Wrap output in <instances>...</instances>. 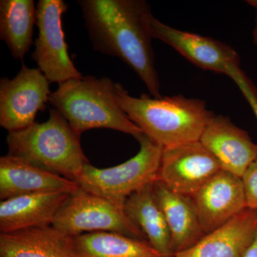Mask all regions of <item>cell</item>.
<instances>
[{
    "label": "cell",
    "mask_w": 257,
    "mask_h": 257,
    "mask_svg": "<svg viewBox=\"0 0 257 257\" xmlns=\"http://www.w3.org/2000/svg\"><path fill=\"white\" fill-rule=\"evenodd\" d=\"M7 144L8 155L75 183L89 163L81 146L80 136L54 108L45 122L8 133Z\"/></svg>",
    "instance_id": "obj_4"
},
{
    "label": "cell",
    "mask_w": 257,
    "mask_h": 257,
    "mask_svg": "<svg viewBox=\"0 0 257 257\" xmlns=\"http://www.w3.org/2000/svg\"><path fill=\"white\" fill-rule=\"evenodd\" d=\"M230 78L232 79L236 85L239 88L240 90L242 92L245 99L248 101L253 114L256 116L257 120V90L255 86L250 79L246 77L244 72L241 68L236 69L234 72L229 76Z\"/></svg>",
    "instance_id": "obj_21"
},
{
    "label": "cell",
    "mask_w": 257,
    "mask_h": 257,
    "mask_svg": "<svg viewBox=\"0 0 257 257\" xmlns=\"http://www.w3.org/2000/svg\"><path fill=\"white\" fill-rule=\"evenodd\" d=\"M199 141L219 162L222 170L241 178L257 160L256 144L227 116L214 115Z\"/></svg>",
    "instance_id": "obj_12"
},
{
    "label": "cell",
    "mask_w": 257,
    "mask_h": 257,
    "mask_svg": "<svg viewBox=\"0 0 257 257\" xmlns=\"http://www.w3.org/2000/svg\"><path fill=\"white\" fill-rule=\"evenodd\" d=\"M94 50L118 57L136 72L152 97L161 98L160 82L144 0H79Z\"/></svg>",
    "instance_id": "obj_1"
},
{
    "label": "cell",
    "mask_w": 257,
    "mask_h": 257,
    "mask_svg": "<svg viewBox=\"0 0 257 257\" xmlns=\"http://www.w3.org/2000/svg\"><path fill=\"white\" fill-rule=\"evenodd\" d=\"M247 4L250 6L252 7L253 9L256 11V17H255V25L253 28L252 35H253V42L254 45H257V0H248L246 1Z\"/></svg>",
    "instance_id": "obj_23"
},
{
    "label": "cell",
    "mask_w": 257,
    "mask_h": 257,
    "mask_svg": "<svg viewBox=\"0 0 257 257\" xmlns=\"http://www.w3.org/2000/svg\"><path fill=\"white\" fill-rule=\"evenodd\" d=\"M0 257H74L72 236L52 226L0 233Z\"/></svg>",
    "instance_id": "obj_18"
},
{
    "label": "cell",
    "mask_w": 257,
    "mask_h": 257,
    "mask_svg": "<svg viewBox=\"0 0 257 257\" xmlns=\"http://www.w3.org/2000/svg\"><path fill=\"white\" fill-rule=\"evenodd\" d=\"M257 234V210L246 208L173 257H243Z\"/></svg>",
    "instance_id": "obj_13"
},
{
    "label": "cell",
    "mask_w": 257,
    "mask_h": 257,
    "mask_svg": "<svg viewBox=\"0 0 257 257\" xmlns=\"http://www.w3.org/2000/svg\"><path fill=\"white\" fill-rule=\"evenodd\" d=\"M153 190L170 230L175 253L200 241L205 234L191 197L173 192L157 179L154 182Z\"/></svg>",
    "instance_id": "obj_16"
},
{
    "label": "cell",
    "mask_w": 257,
    "mask_h": 257,
    "mask_svg": "<svg viewBox=\"0 0 257 257\" xmlns=\"http://www.w3.org/2000/svg\"><path fill=\"white\" fill-rule=\"evenodd\" d=\"M140 150L135 156L114 167L84 166L77 183L85 192L104 198L124 209L126 199L157 179L164 147L146 135L138 139Z\"/></svg>",
    "instance_id": "obj_5"
},
{
    "label": "cell",
    "mask_w": 257,
    "mask_h": 257,
    "mask_svg": "<svg viewBox=\"0 0 257 257\" xmlns=\"http://www.w3.org/2000/svg\"><path fill=\"white\" fill-rule=\"evenodd\" d=\"M67 8L63 0H40L37 5L38 37L32 58L50 83L58 84L83 77L69 57L62 28Z\"/></svg>",
    "instance_id": "obj_7"
},
{
    "label": "cell",
    "mask_w": 257,
    "mask_h": 257,
    "mask_svg": "<svg viewBox=\"0 0 257 257\" xmlns=\"http://www.w3.org/2000/svg\"><path fill=\"white\" fill-rule=\"evenodd\" d=\"M246 207L257 210V160L253 162L242 177Z\"/></svg>",
    "instance_id": "obj_22"
},
{
    "label": "cell",
    "mask_w": 257,
    "mask_h": 257,
    "mask_svg": "<svg viewBox=\"0 0 257 257\" xmlns=\"http://www.w3.org/2000/svg\"><path fill=\"white\" fill-rule=\"evenodd\" d=\"M222 170L219 162L200 141L163 148L157 180L182 195L192 197Z\"/></svg>",
    "instance_id": "obj_9"
},
{
    "label": "cell",
    "mask_w": 257,
    "mask_h": 257,
    "mask_svg": "<svg viewBox=\"0 0 257 257\" xmlns=\"http://www.w3.org/2000/svg\"><path fill=\"white\" fill-rule=\"evenodd\" d=\"M79 188L72 181L20 159L7 155L0 158V199L43 192L72 193Z\"/></svg>",
    "instance_id": "obj_14"
},
{
    "label": "cell",
    "mask_w": 257,
    "mask_h": 257,
    "mask_svg": "<svg viewBox=\"0 0 257 257\" xmlns=\"http://www.w3.org/2000/svg\"><path fill=\"white\" fill-rule=\"evenodd\" d=\"M74 257H162L147 241L108 231L72 236Z\"/></svg>",
    "instance_id": "obj_20"
},
{
    "label": "cell",
    "mask_w": 257,
    "mask_h": 257,
    "mask_svg": "<svg viewBox=\"0 0 257 257\" xmlns=\"http://www.w3.org/2000/svg\"><path fill=\"white\" fill-rule=\"evenodd\" d=\"M149 27L152 38L170 45L199 68L229 77L240 67L239 55L226 44L172 28L152 14L149 18Z\"/></svg>",
    "instance_id": "obj_10"
},
{
    "label": "cell",
    "mask_w": 257,
    "mask_h": 257,
    "mask_svg": "<svg viewBox=\"0 0 257 257\" xmlns=\"http://www.w3.org/2000/svg\"><path fill=\"white\" fill-rule=\"evenodd\" d=\"M37 23V7L33 0L0 1V39L12 56L23 61L32 44Z\"/></svg>",
    "instance_id": "obj_19"
},
{
    "label": "cell",
    "mask_w": 257,
    "mask_h": 257,
    "mask_svg": "<svg viewBox=\"0 0 257 257\" xmlns=\"http://www.w3.org/2000/svg\"><path fill=\"white\" fill-rule=\"evenodd\" d=\"M191 199L205 235L247 208L242 179L224 170L211 177Z\"/></svg>",
    "instance_id": "obj_11"
},
{
    "label": "cell",
    "mask_w": 257,
    "mask_h": 257,
    "mask_svg": "<svg viewBox=\"0 0 257 257\" xmlns=\"http://www.w3.org/2000/svg\"><path fill=\"white\" fill-rule=\"evenodd\" d=\"M116 99L142 133L164 148L199 141L206 126L215 115L201 99L181 94L155 98L143 94L135 97L119 83Z\"/></svg>",
    "instance_id": "obj_2"
},
{
    "label": "cell",
    "mask_w": 257,
    "mask_h": 257,
    "mask_svg": "<svg viewBox=\"0 0 257 257\" xmlns=\"http://www.w3.org/2000/svg\"><path fill=\"white\" fill-rule=\"evenodd\" d=\"M52 226L69 236L108 231L147 241L146 236L130 220L123 208L79 187L69 194Z\"/></svg>",
    "instance_id": "obj_6"
},
{
    "label": "cell",
    "mask_w": 257,
    "mask_h": 257,
    "mask_svg": "<svg viewBox=\"0 0 257 257\" xmlns=\"http://www.w3.org/2000/svg\"><path fill=\"white\" fill-rule=\"evenodd\" d=\"M50 85L40 69L25 64L14 78L0 79V126L12 133L35 123L37 113L46 109Z\"/></svg>",
    "instance_id": "obj_8"
},
{
    "label": "cell",
    "mask_w": 257,
    "mask_h": 257,
    "mask_svg": "<svg viewBox=\"0 0 257 257\" xmlns=\"http://www.w3.org/2000/svg\"><path fill=\"white\" fill-rule=\"evenodd\" d=\"M118 83L109 77L85 76L60 83L49 104L81 135L93 128H109L138 140L141 130L121 109L116 99Z\"/></svg>",
    "instance_id": "obj_3"
},
{
    "label": "cell",
    "mask_w": 257,
    "mask_h": 257,
    "mask_svg": "<svg viewBox=\"0 0 257 257\" xmlns=\"http://www.w3.org/2000/svg\"><path fill=\"white\" fill-rule=\"evenodd\" d=\"M243 257H257V234L252 243L248 248Z\"/></svg>",
    "instance_id": "obj_24"
},
{
    "label": "cell",
    "mask_w": 257,
    "mask_h": 257,
    "mask_svg": "<svg viewBox=\"0 0 257 257\" xmlns=\"http://www.w3.org/2000/svg\"><path fill=\"white\" fill-rule=\"evenodd\" d=\"M69 193L25 194L0 202V233L52 226Z\"/></svg>",
    "instance_id": "obj_15"
},
{
    "label": "cell",
    "mask_w": 257,
    "mask_h": 257,
    "mask_svg": "<svg viewBox=\"0 0 257 257\" xmlns=\"http://www.w3.org/2000/svg\"><path fill=\"white\" fill-rule=\"evenodd\" d=\"M153 184L131 194L124 203V210L161 256L173 257L175 252L172 234L154 194Z\"/></svg>",
    "instance_id": "obj_17"
}]
</instances>
